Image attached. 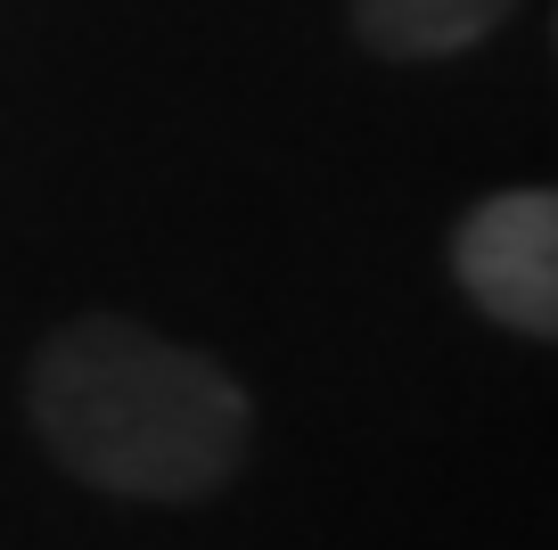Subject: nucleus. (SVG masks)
I'll return each instance as SVG.
<instances>
[{
    "label": "nucleus",
    "mask_w": 558,
    "mask_h": 550,
    "mask_svg": "<svg viewBox=\"0 0 558 550\" xmlns=\"http://www.w3.org/2000/svg\"><path fill=\"white\" fill-rule=\"evenodd\" d=\"M518 9L525 0H353V34L378 58H460Z\"/></svg>",
    "instance_id": "3"
},
{
    "label": "nucleus",
    "mask_w": 558,
    "mask_h": 550,
    "mask_svg": "<svg viewBox=\"0 0 558 550\" xmlns=\"http://www.w3.org/2000/svg\"><path fill=\"white\" fill-rule=\"evenodd\" d=\"M25 411L66 477L116 501H206L255 444V403L222 361L123 312H83L41 345Z\"/></svg>",
    "instance_id": "1"
},
{
    "label": "nucleus",
    "mask_w": 558,
    "mask_h": 550,
    "mask_svg": "<svg viewBox=\"0 0 558 550\" xmlns=\"http://www.w3.org/2000/svg\"><path fill=\"white\" fill-rule=\"evenodd\" d=\"M452 279L518 337H558V198L493 190L452 230Z\"/></svg>",
    "instance_id": "2"
}]
</instances>
